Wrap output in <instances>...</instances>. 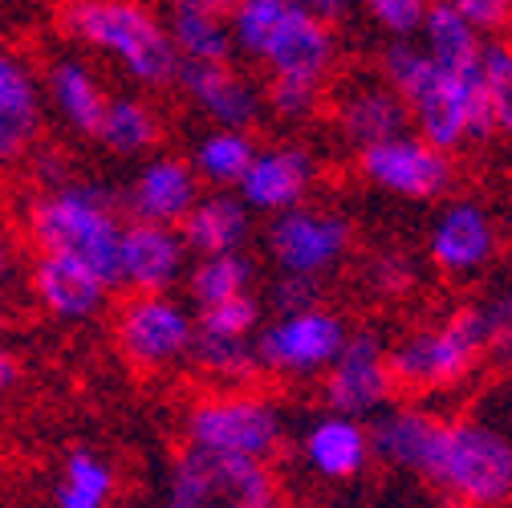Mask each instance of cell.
<instances>
[{
	"instance_id": "cell-1",
	"label": "cell",
	"mask_w": 512,
	"mask_h": 508,
	"mask_svg": "<svg viewBox=\"0 0 512 508\" xmlns=\"http://www.w3.org/2000/svg\"><path fill=\"white\" fill-rule=\"evenodd\" d=\"M382 74L419 126V139H427L443 155L496 135L492 102L484 90V61L480 70H443L419 45L399 41L382 57Z\"/></svg>"
},
{
	"instance_id": "cell-2",
	"label": "cell",
	"mask_w": 512,
	"mask_h": 508,
	"mask_svg": "<svg viewBox=\"0 0 512 508\" xmlns=\"http://www.w3.org/2000/svg\"><path fill=\"white\" fill-rule=\"evenodd\" d=\"M415 476L460 508H508L512 439L476 419H431Z\"/></svg>"
},
{
	"instance_id": "cell-3",
	"label": "cell",
	"mask_w": 512,
	"mask_h": 508,
	"mask_svg": "<svg viewBox=\"0 0 512 508\" xmlns=\"http://www.w3.org/2000/svg\"><path fill=\"white\" fill-rule=\"evenodd\" d=\"M122 228L102 187H57L29 204V236L37 252L86 265L102 285H118Z\"/></svg>"
},
{
	"instance_id": "cell-4",
	"label": "cell",
	"mask_w": 512,
	"mask_h": 508,
	"mask_svg": "<svg viewBox=\"0 0 512 508\" xmlns=\"http://www.w3.org/2000/svg\"><path fill=\"white\" fill-rule=\"evenodd\" d=\"M232 41L265 61L273 78L326 82L334 66L330 21L313 17L297 0H240L232 13Z\"/></svg>"
},
{
	"instance_id": "cell-5",
	"label": "cell",
	"mask_w": 512,
	"mask_h": 508,
	"mask_svg": "<svg viewBox=\"0 0 512 508\" xmlns=\"http://www.w3.org/2000/svg\"><path fill=\"white\" fill-rule=\"evenodd\" d=\"M66 29L114 57L118 66L139 78L143 86H171L179 82V49L171 33L151 17L139 0H70L61 13Z\"/></svg>"
},
{
	"instance_id": "cell-6",
	"label": "cell",
	"mask_w": 512,
	"mask_h": 508,
	"mask_svg": "<svg viewBox=\"0 0 512 508\" xmlns=\"http://www.w3.org/2000/svg\"><path fill=\"white\" fill-rule=\"evenodd\" d=\"M488 358V334L480 305H464L439 322L407 334L391 350V378L403 395H435L452 391Z\"/></svg>"
},
{
	"instance_id": "cell-7",
	"label": "cell",
	"mask_w": 512,
	"mask_h": 508,
	"mask_svg": "<svg viewBox=\"0 0 512 508\" xmlns=\"http://www.w3.org/2000/svg\"><path fill=\"white\" fill-rule=\"evenodd\" d=\"M167 508H281V488L269 464L191 448L171 468Z\"/></svg>"
},
{
	"instance_id": "cell-8",
	"label": "cell",
	"mask_w": 512,
	"mask_h": 508,
	"mask_svg": "<svg viewBox=\"0 0 512 508\" xmlns=\"http://www.w3.org/2000/svg\"><path fill=\"white\" fill-rule=\"evenodd\" d=\"M187 443L191 448L269 464L285 443V427L269 399L248 395V391H224L191 407Z\"/></svg>"
},
{
	"instance_id": "cell-9",
	"label": "cell",
	"mask_w": 512,
	"mask_h": 508,
	"mask_svg": "<svg viewBox=\"0 0 512 508\" xmlns=\"http://www.w3.org/2000/svg\"><path fill=\"white\" fill-rule=\"evenodd\" d=\"M114 338L135 366H163V362L191 354L196 322L163 293H135L118 309Z\"/></svg>"
},
{
	"instance_id": "cell-10",
	"label": "cell",
	"mask_w": 512,
	"mask_h": 508,
	"mask_svg": "<svg viewBox=\"0 0 512 508\" xmlns=\"http://www.w3.org/2000/svg\"><path fill=\"white\" fill-rule=\"evenodd\" d=\"M358 167L374 187H382V192H391V196H403V200H435L447 192V183H452V163H447V155L411 131L399 139H387V143L362 147Z\"/></svg>"
},
{
	"instance_id": "cell-11",
	"label": "cell",
	"mask_w": 512,
	"mask_h": 508,
	"mask_svg": "<svg viewBox=\"0 0 512 508\" xmlns=\"http://www.w3.org/2000/svg\"><path fill=\"white\" fill-rule=\"evenodd\" d=\"M391 395H395L391 350L382 346V338L370 330L346 338L342 354L326 374V403L334 407V415H350V419L378 415L391 403Z\"/></svg>"
},
{
	"instance_id": "cell-12",
	"label": "cell",
	"mask_w": 512,
	"mask_h": 508,
	"mask_svg": "<svg viewBox=\"0 0 512 508\" xmlns=\"http://www.w3.org/2000/svg\"><path fill=\"white\" fill-rule=\"evenodd\" d=\"M346 326L338 313L326 309H305V313H285L265 338L256 342V358L269 370L281 374H313V370H330L334 358L346 346Z\"/></svg>"
},
{
	"instance_id": "cell-13",
	"label": "cell",
	"mask_w": 512,
	"mask_h": 508,
	"mask_svg": "<svg viewBox=\"0 0 512 508\" xmlns=\"http://www.w3.org/2000/svg\"><path fill=\"white\" fill-rule=\"evenodd\" d=\"M354 232L342 216H330V212H281V220L269 228V252L277 257L281 273H293V277H317L334 269L346 248H350Z\"/></svg>"
},
{
	"instance_id": "cell-14",
	"label": "cell",
	"mask_w": 512,
	"mask_h": 508,
	"mask_svg": "<svg viewBox=\"0 0 512 508\" xmlns=\"http://www.w3.org/2000/svg\"><path fill=\"white\" fill-rule=\"evenodd\" d=\"M427 252L447 277H472L496 257V220L476 200L447 204L431 228Z\"/></svg>"
},
{
	"instance_id": "cell-15",
	"label": "cell",
	"mask_w": 512,
	"mask_h": 508,
	"mask_svg": "<svg viewBox=\"0 0 512 508\" xmlns=\"http://www.w3.org/2000/svg\"><path fill=\"white\" fill-rule=\"evenodd\" d=\"M183 236L171 224L131 220L122 228L118 248V285H131L135 293H163L183 269Z\"/></svg>"
},
{
	"instance_id": "cell-16",
	"label": "cell",
	"mask_w": 512,
	"mask_h": 508,
	"mask_svg": "<svg viewBox=\"0 0 512 508\" xmlns=\"http://www.w3.org/2000/svg\"><path fill=\"white\" fill-rule=\"evenodd\" d=\"M313 183V163L297 147H277L256 155L248 175L240 179V200L244 208H261V212H293L301 196Z\"/></svg>"
},
{
	"instance_id": "cell-17",
	"label": "cell",
	"mask_w": 512,
	"mask_h": 508,
	"mask_svg": "<svg viewBox=\"0 0 512 508\" xmlns=\"http://www.w3.org/2000/svg\"><path fill=\"white\" fill-rule=\"evenodd\" d=\"M106 289L110 285H102L86 265L37 252L33 293L53 317H61V322H86V317H94L102 309V301H106Z\"/></svg>"
},
{
	"instance_id": "cell-18",
	"label": "cell",
	"mask_w": 512,
	"mask_h": 508,
	"mask_svg": "<svg viewBox=\"0 0 512 508\" xmlns=\"http://www.w3.org/2000/svg\"><path fill=\"white\" fill-rule=\"evenodd\" d=\"M179 82L224 126V131H244L256 114V106H261L256 90L228 66V61H179Z\"/></svg>"
},
{
	"instance_id": "cell-19",
	"label": "cell",
	"mask_w": 512,
	"mask_h": 508,
	"mask_svg": "<svg viewBox=\"0 0 512 508\" xmlns=\"http://www.w3.org/2000/svg\"><path fill=\"white\" fill-rule=\"evenodd\" d=\"M41 135V98L33 74L0 49V167L17 163Z\"/></svg>"
},
{
	"instance_id": "cell-20",
	"label": "cell",
	"mask_w": 512,
	"mask_h": 508,
	"mask_svg": "<svg viewBox=\"0 0 512 508\" xmlns=\"http://www.w3.org/2000/svg\"><path fill=\"white\" fill-rule=\"evenodd\" d=\"M370 456V427L350 415H326L305 435V460L326 480H354Z\"/></svg>"
},
{
	"instance_id": "cell-21",
	"label": "cell",
	"mask_w": 512,
	"mask_h": 508,
	"mask_svg": "<svg viewBox=\"0 0 512 508\" xmlns=\"http://www.w3.org/2000/svg\"><path fill=\"white\" fill-rule=\"evenodd\" d=\"M126 200H131L139 220L179 224L191 208H196V175H191V167L183 159H155L139 171Z\"/></svg>"
},
{
	"instance_id": "cell-22",
	"label": "cell",
	"mask_w": 512,
	"mask_h": 508,
	"mask_svg": "<svg viewBox=\"0 0 512 508\" xmlns=\"http://www.w3.org/2000/svg\"><path fill=\"white\" fill-rule=\"evenodd\" d=\"M338 126H342V135L354 147H374V143H387V139L407 135L411 114H407L403 98L391 86H362V90L342 98Z\"/></svg>"
},
{
	"instance_id": "cell-23",
	"label": "cell",
	"mask_w": 512,
	"mask_h": 508,
	"mask_svg": "<svg viewBox=\"0 0 512 508\" xmlns=\"http://www.w3.org/2000/svg\"><path fill=\"white\" fill-rule=\"evenodd\" d=\"M179 236L187 248L204 252V257H228V252H236L248 236V208L236 196L200 200L179 220Z\"/></svg>"
},
{
	"instance_id": "cell-24",
	"label": "cell",
	"mask_w": 512,
	"mask_h": 508,
	"mask_svg": "<svg viewBox=\"0 0 512 508\" xmlns=\"http://www.w3.org/2000/svg\"><path fill=\"white\" fill-rule=\"evenodd\" d=\"M49 90H53L57 110L70 118L78 135H90V139L102 135V118H106L110 98L102 94V86L90 78L86 66H78V61H57L49 74Z\"/></svg>"
},
{
	"instance_id": "cell-25",
	"label": "cell",
	"mask_w": 512,
	"mask_h": 508,
	"mask_svg": "<svg viewBox=\"0 0 512 508\" xmlns=\"http://www.w3.org/2000/svg\"><path fill=\"white\" fill-rule=\"evenodd\" d=\"M114 155H139L159 139V122L147 102L139 98H110L106 118H102V135H98Z\"/></svg>"
},
{
	"instance_id": "cell-26",
	"label": "cell",
	"mask_w": 512,
	"mask_h": 508,
	"mask_svg": "<svg viewBox=\"0 0 512 508\" xmlns=\"http://www.w3.org/2000/svg\"><path fill=\"white\" fill-rule=\"evenodd\" d=\"M114 496V472L90 452H74L57 480V508H106Z\"/></svg>"
},
{
	"instance_id": "cell-27",
	"label": "cell",
	"mask_w": 512,
	"mask_h": 508,
	"mask_svg": "<svg viewBox=\"0 0 512 508\" xmlns=\"http://www.w3.org/2000/svg\"><path fill=\"white\" fill-rule=\"evenodd\" d=\"M171 41L183 61H228L232 57V33L228 21L212 17H191V13H171Z\"/></svg>"
},
{
	"instance_id": "cell-28",
	"label": "cell",
	"mask_w": 512,
	"mask_h": 508,
	"mask_svg": "<svg viewBox=\"0 0 512 508\" xmlns=\"http://www.w3.org/2000/svg\"><path fill=\"white\" fill-rule=\"evenodd\" d=\"M248 281H252V265L240 257V252H228V257H204L191 273V297L196 305H220L228 297H240L248 293Z\"/></svg>"
},
{
	"instance_id": "cell-29",
	"label": "cell",
	"mask_w": 512,
	"mask_h": 508,
	"mask_svg": "<svg viewBox=\"0 0 512 508\" xmlns=\"http://www.w3.org/2000/svg\"><path fill=\"white\" fill-rule=\"evenodd\" d=\"M252 159H256V151H252L248 135H244V131H224V126H220L216 135H208V139L200 143V151H196V167H200L212 183H236V187H240V179L248 175Z\"/></svg>"
},
{
	"instance_id": "cell-30",
	"label": "cell",
	"mask_w": 512,
	"mask_h": 508,
	"mask_svg": "<svg viewBox=\"0 0 512 508\" xmlns=\"http://www.w3.org/2000/svg\"><path fill=\"white\" fill-rule=\"evenodd\" d=\"M256 322H261V305L252 293L228 297L220 305H204L196 317V338H224V342H244Z\"/></svg>"
},
{
	"instance_id": "cell-31",
	"label": "cell",
	"mask_w": 512,
	"mask_h": 508,
	"mask_svg": "<svg viewBox=\"0 0 512 508\" xmlns=\"http://www.w3.org/2000/svg\"><path fill=\"white\" fill-rule=\"evenodd\" d=\"M484 90L492 102L496 135H512V41H484Z\"/></svg>"
},
{
	"instance_id": "cell-32",
	"label": "cell",
	"mask_w": 512,
	"mask_h": 508,
	"mask_svg": "<svg viewBox=\"0 0 512 508\" xmlns=\"http://www.w3.org/2000/svg\"><path fill=\"white\" fill-rule=\"evenodd\" d=\"M191 354H196V362H200L204 370H212V374H232V378H248L252 366H261L252 338H244V342L196 338V342H191Z\"/></svg>"
},
{
	"instance_id": "cell-33",
	"label": "cell",
	"mask_w": 512,
	"mask_h": 508,
	"mask_svg": "<svg viewBox=\"0 0 512 508\" xmlns=\"http://www.w3.org/2000/svg\"><path fill=\"white\" fill-rule=\"evenodd\" d=\"M366 13L395 37H411L423 29V17L431 9V0H362Z\"/></svg>"
},
{
	"instance_id": "cell-34",
	"label": "cell",
	"mask_w": 512,
	"mask_h": 508,
	"mask_svg": "<svg viewBox=\"0 0 512 508\" xmlns=\"http://www.w3.org/2000/svg\"><path fill=\"white\" fill-rule=\"evenodd\" d=\"M480 313H484V334H488V358L512 362V289L488 297Z\"/></svg>"
},
{
	"instance_id": "cell-35",
	"label": "cell",
	"mask_w": 512,
	"mask_h": 508,
	"mask_svg": "<svg viewBox=\"0 0 512 508\" xmlns=\"http://www.w3.org/2000/svg\"><path fill=\"white\" fill-rule=\"evenodd\" d=\"M269 106L281 118H305L317 98H322V82H305V78H269Z\"/></svg>"
},
{
	"instance_id": "cell-36",
	"label": "cell",
	"mask_w": 512,
	"mask_h": 508,
	"mask_svg": "<svg viewBox=\"0 0 512 508\" xmlns=\"http://www.w3.org/2000/svg\"><path fill=\"white\" fill-rule=\"evenodd\" d=\"M443 5L456 17H464L480 37L500 33L512 21V0H443Z\"/></svg>"
},
{
	"instance_id": "cell-37",
	"label": "cell",
	"mask_w": 512,
	"mask_h": 508,
	"mask_svg": "<svg viewBox=\"0 0 512 508\" xmlns=\"http://www.w3.org/2000/svg\"><path fill=\"white\" fill-rule=\"evenodd\" d=\"M370 285L382 297H403L415 285V265L403 252H382V257L370 261Z\"/></svg>"
},
{
	"instance_id": "cell-38",
	"label": "cell",
	"mask_w": 512,
	"mask_h": 508,
	"mask_svg": "<svg viewBox=\"0 0 512 508\" xmlns=\"http://www.w3.org/2000/svg\"><path fill=\"white\" fill-rule=\"evenodd\" d=\"M317 301H322V285H317V277L281 273V281L273 285V305L281 313H305V309H317Z\"/></svg>"
},
{
	"instance_id": "cell-39",
	"label": "cell",
	"mask_w": 512,
	"mask_h": 508,
	"mask_svg": "<svg viewBox=\"0 0 512 508\" xmlns=\"http://www.w3.org/2000/svg\"><path fill=\"white\" fill-rule=\"evenodd\" d=\"M240 0H171V13H191V17H212V21H232Z\"/></svg>"
},
{
	"instance_id": "cell-40",
	"label": "cell",
	"mask_w": 512,
	"mask_h": 508,
	"mask_svg": "<svg viewBox=\"0 0 512 508\" xmlns=\"http://www.w3.org/2000/svg\"><path fill=\"white\" fill-rule=\"evenodd\" d=\"M17 240L0 228V289H9L13 285V277H17Z\"/></svg>"
},
{
	"instance_id": "cell-41",
	"label": "cell",
	"mask_w": 512,
	"mask_h": 508,
	"mask_svg": "<svg viewBox=\"0 0 512 508\" xmlns=\"http://www.w3.org/2000/svg\"><path fill=\"white\" fill-rule=\"evenodd\" d=\"M17 378H21V358H17L5 342H0V395L13 391V387H17Z\"/></svg>"
},
{
	"instance_id": "cell-42",
	"label": "cell",
	"mask_w": 512,
	"mask_h": 508,
	"mask_svg": "<svg viewBox=\"0 0 512 508\" xmlns=\"http://www.w3.org/2000/svg\"><path fill=\"white\" fill-rule=\"evenodd\" d=\"M301 9H309L313 17H322V21H334V17H342V9H346V0H297Z\"/></svg>"
},
{
	"instance_id": "cell-43",
	"label": "cell",
	"mask_w": 512,
	"mask_h": 508,
	"mask_svg": "<svg viewBox=\"0 0 512 508\" xmlns=\"http://www.w3.org/2000/svg\"><path fill=\"white\" fill-rule=\"evenodd\" d=\"M0 330H5V313H0Z\"/></svg>"
}]
</instances>
